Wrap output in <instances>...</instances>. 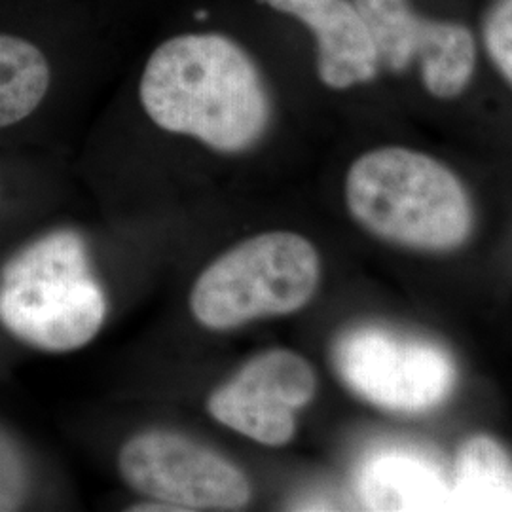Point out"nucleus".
<instances>
[{
  "label": "nucleus",
  "instance_id": "f257e3e1",
  "mask_svg": "<svg viewBox=\"0 0 512 512\" xmlns=\"http://www.w3.org/2000/svg\"><path fill=\"white\" fill-rule=\"evenodd\" d=\"M148 118L169 133L239 154L266 135L272 103L253 57L224 35H181L148 57L139 84Z\"/></svg>",
  "mask_w": 512,
  "mask_h": 512
},
{
  "label": "nucleus",
  "instance_id": "f03ea898",
  "mask_svg": "<svg viewBox=\"0 0 512 512\" xmlns=\"http://www.w3.org/2000/svg\"><path fill=\"white\" fill-rule=\"evenodd\" d=\"M349 215L374 238L423 253H450L473 232V203L458 175L437 158L380 147L349 165Z\"/></svg>",
  "mask_w": 512,
  "mask_h": 512
},
{
  "label": "nucleus",
  "instance_id": "7ed1b4c3",
  "mask_svg": "<svg viewBox=\"0 0 512 512\" xmlns=\"http://www.w3.org/2000/svg\"><path fill=\"white\" fill-rule=\"evenodd\" d=\"M107 317L84 238L55 230L21 247L0 270V325L48 353L84 348Z\"/></svg>",
  "mask_w": 512,
  "mask_h": 512
},
{
  "label": "nucleus",
  "instance_id": "20e7f679",
  "mask_svg": "<svg viewBox=\"0 0 512 512\" xmlns=\"http://www.w3.org/2000/svg\"><path fill=\"white\" fill-rule=\"evenodd\" d=\"M321 281L310 239L275 230L245 239L213 260L190 291V311L209 330H232L306 308Z\"/></svg>",
  "mask_w": 512,
  "mask_h": 512
},
{
  "label": "nucleus",
  "instance_id": "39448f33",
  "mask_svg": "<svg viewBox=\"0 0 512 512\" xmlns=\"http://www.w3.org/2000/svg\"><path fill=\"white\" fill-rule=\"evenodd\" d=\"M332 363L351 393L393 414L435 410L448 401L458 380L446 349L372 325L344 332L332 349Z\"/></svg>",
  "mask_w": 512,
  "mask_h": 512
},
{
  "label": "nucleus",
  "instance_id": "423d86ee",
  "mask_svg": "<svg viewBox=\"0 0 512 512\" xmlns=\"http://www.w3.org/2000/svg\"><path fill=\"white\" fill-rule=\"evenodd\" d=\"M124 482L154 501V511H238L253 488L234 463L196 440L169 431L129 439L118 454Z\"/></svg>",
  "mask_w": 512,
  "mask_h": 512
},
{
  "label": "nucleus",
  "instance_id": "0eeeda50",
  "mask_svg": "<svg viewBox=\"0 0 512 512\" xmlns=\"http://www.w3.org/2000/svg\"><path fill=\"white\" fill-rule=\"evenodd\" d=\"M368 25L380 65L391 73L418 67L423 88L440 101L458 99L475 78L478 46L458 21L425 18L410 0H353Z\"/></svg>",
  "mask_w": 512,
  "mask_h": 512
},
{
  "label": "nucleus",
  "instance_id": "6e6552de",
  "mask_svg": "<svg viewBox=\"0 0 512 512\" xmlns=\"http://www.w3.org/2000/svg\"><path fill=\"white\" fill-rule=\"evenodd\" d=\"M317 374L291 349H268L239 368L209 397L215 420L258 444L279 448L296 435V414L313 401Z\"/></svg>",
  "mask_w": 512,
  "mask_h": 512
},
{
  "label": "nucleus",
  "instance_id": "1a4fd4ad",
  "mask_svg": "<svg viewBox=\"0 0 512 512\" xmlns=\"http://www.w3.org/2000/svg\"><path fill=\"white\" fill-rule=\"evenodd\" d=\"M302 21L317 46V74L330 90L372 82L382 65L365 19L353 0H262Z\"/></svg>",
  "mask_w": 512,
  "mask_h": 512
},
{
  "label": "nucleus",
  "instance_id": "9d476101",
  "mask_svg": "<svg viewBox=\"0 0 512 512\" xmlns=\"http://www.w3.org/2000/svg\"><path fill=\"white\" fill-rule=\"evenodd\" d=\"M355 490L368 511H450V480L433 459L403 448L366 456Z\"/></svg>",
  "mask_w": 512,
  "mask_h": 512
},
{
  "label": "nucleus",
  "instance_id": "9b49d317",
  "mask_svg": "<svg viewBox=\"0 0 512 512\" xmlns=\"http://www.w3.org/2000/svg\"><path fill=\"white\" fill-rule=\"evenodd\" d=\"M450 511H512V458L497 440L476 435L461 446Z\"/></svg>",
  "mask_w": 512,
  "mask_h": 512
},
{
  "label": "nucleus",
  "instance_id": "f8f14e48",
  "mask_svg": "<svg viewBox=\"0 0 512 512\" xmlns=\"http://www.w3.org/2000/svg\"><path fill=\"white\" fill-rule=\"evenodd\" d=\"M50 65L33 42L0 35V128L31 116L50 88Z\"/></svg>",
  "mask_w": 512,
  "mask_h": 512
},
{
  "label": "nucleus",
  "instance_id": "ddd939ff",
  "mask_svg": "<svg viewBox=\"0 0 512 512\" xmlns=\"http://www.w3.org/2000/svg\"><path fill=\"white\" fill-rule=\"evenodd\" d=\"M482 42L497 73L512 88V0H494L482 21Z\"/></svg>",
  "mask_w": 512,
  "mask_h": 512
}]
</instances>
